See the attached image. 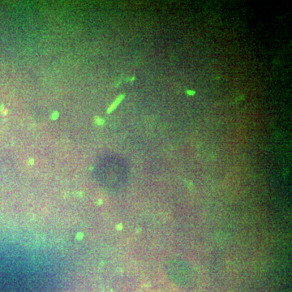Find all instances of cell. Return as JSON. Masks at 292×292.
<instances>
[{"label":"cell","instance_id":"6da1fadb","mask_svg":"<svg viewBox=\"0 0 292 292\" xmlns=\"http://www.w3.org/2000/svg\"><path fill=\"white\" fill-rule=\"evenodd\" d=\"M123 97H124V95L119 96V97L116 99L115 101V102H114V103H113V104H112V105H111V106L109 107V109H108L107 112H108V113H110V112H111L112 111H114L116 107H117V106H118V105L120 103L121 101H122V99H123Z\"/></svg>","mask_w":292,"mask_h":292}]
</instances>
